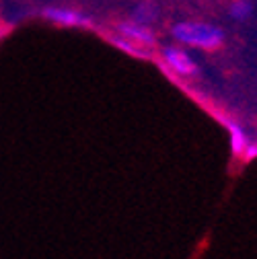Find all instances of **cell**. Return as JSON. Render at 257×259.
Here are the masks:
<instances>
[{"label":"cell","instance_id":"cell-5","mask_svg":"<svg viewBox=\"0 0 257 259\" xmlns=\"http://www.w3.org/2000/svg\"><path fill=\"white\" fill-rule=\"evenodd\" d=\"M220 121H222V125L227 127V132H229V138H231V150H233V154H235V156H245V152H247V150H249V146H251L247 132H245V130H243L237 121H233V119L220 117Z\"/></svg>","mask_w":257,"mask_h":259},{"label":"cell","instance_id":"cell-6","mask_svg":"<svg viewBox=\"0 0 257 259\" xmlns=\"http://www.w3.org/2000/svg\"><path fill=\"white\" fill-rule=\"evenodd\" d=\"M130 19L140 23V25H152L156 19H158V7L152 3V0H142V3H138L132 13H130Z\"/></svg>","mask_w":257,"mask_h":259},{"label":"cell","instance_id":"cell-3","mask_svg":"<svg viewBox=\"0 0 257 259\" xmlns=\"http://www.w3.org/2000/svg\"><path fill=\"white\" fill-rule=\"evenodd\" d=\"M39 15L44 19L60 25V27H82V29H93L95 27L93 19L87 13L70 9V7H46V9H41Z\"/></svg>","mask_w":257,"mask_h":259},{"label":"cell","instance_id":"cell-1","mask_svg":"<svg viewBox=\"0 0 257 259\" xmlns=\"http://www.w3.org/2000/svg\"><path fill=\"white\" fill-rule=\"evenodd\" d=\"M171 35L177 44L196 50H218L224 44V29L204 21H181L171 27Z\"/></svg>","mask_w":257,"mask_h":259},{"label":"cell","instance_id":"cell-7","mask_svg":"<svg viewBox=\"0 0 257 259\" xmlns=\"http://www.w3.org/2000/svg\"><path fill=\"white\" fill-rule=\"evenodd\" d=\"M117 50H121V52H125V54H130V56H134V58H148V50L146 48H140V46H136V44H132L130 39H125V37H121V35H109L107 37Z\"/></svg>","mask_w":257,"mask_h":259},{"label":"cell","instance_id":"cell-4","mask_svg":"<svg viewBox=\"0 0 257 259\" xmlns=\"http://www.w3.org/2000/svg\"><path fill=\"white\" fill-rule=\"evenodd\" d=\"M113 29H115L117 35L130 39L132 44H136L140 48L148 50V48L156 46V35L152 33V29L148 25H140V23H136L132 19H125V21H117L113 25Z\"/></svg>","mask_w":257,"mask_h":259},{"label":"cell","instance_id":"cell-2","mask_svg":"<svg viewBox=\"0 0 257 259\" xmlns=\"http://www.w3.org/2000/svg\"><path fill=\"white\" fill-rule=\"evenodd\" d=\"M160 56H163V62L165 66L179 78H194L198 76L200 68L196 60L189 56V52L185 48H179V46H165L163 52H160Z\"/></svg>","mask_w":257,"mask_h":259},{"label":"cell","instance_id":"cell-8","mask_svg":"<svg viewBox=\"0 0 257 259\" xmlns=\"http://www.w3.org/2000/svg\"><path fill=\"white\" fill-rule=\"evenodd\" d=\"M253 13V3L251 0H233L229 7V15L235 21H247Z\"/></svg>","mask_w":257,"mask_h":259}]
</instances>
